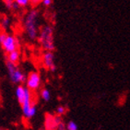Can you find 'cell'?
<instances>
[{
	"label": "cell",
	"mask_w": 130,
	"mask_h": 130,
	"mask_svg": "<svg viewBox=\"0 0 130 130\" xmlns=\"http://www.w3.org/2000/svg\"><path fill=\"white\" fill-rule=\"evenodd\" d=\"M26 87L31 91L37 90L42 84V78L38 71H31L29 73L26 78Z\"/></svg>",
	"instance_id": "5b68a950"
},
{
	"label": "cell",
	"mask_w": 130,
	"mask_h": 130,
	"mask_svg": "<svg viewBox=\"0 0 130 130\" xmlns=\"http://www.w3.org/2000/svg\"><path fill=\"white\" fill-rule=\"evenodd\" d=\"M20 52L19 49L7 54V60L13 63V64H18V63L20 62Z\"/></svg>",
	"instance_id": "30bf717a"
},
{
	"label": "cell",
	"mask_w": 130,
	"mask_h": 130,
	"mask_svg": "<svg viewBox=\"0 0 130 130\" xmlns=\"http://www.w3.org/2000/svg\"><path fill=\"white\" fill-rule=\"evenodd\" d=\"M66 113H67V108H66L65 106L60 105V106H58V107L56 108V113H57L58 115H65Z\"/></svg>",
	"instance_id": "e0dca14e"
},
{
	"label": "cell",
	"mask_w": 130,
	"mask_h": 130,
	"mask_svg": "<svg viewBox=\"0 0 130 130\" xmlns=\"http://www.w3.org/2000/svg\"><path fill=\"white\" fill-rule=\"evenodd\" d=\"M42 4L44 6L45 8H49L53 5V0H43Z\"/></svg>",
	"instance_id": "ffe728a7"
},
{
	"label": "cell",
	"mask_w": 130,
	"mask_h": 130,
	"mask_svg": "<svg viewBox=\"0 0 130 130\" xmlns=\"http://www.w3.org/2000/svg\"><path fill=\"white\" fill-rule=\"evenodd\" d=\"M7 35H8L7 30H2V31H0V43L5 40L6 37H7Z\"/></svg>",
	"instance_id": "d6986e66"
},
{
	"label": "cell",
	"mask_w": 130,
	"mask_h": 130,
	"mask_svg": "<svg viewBox=\"0 0 130 130\" xmlns=\"http://www.w3.org/2000/svg\"><path fill=\"white\" fill-rule=\"evenodd\" d=\"M41 97L43 99L44 102H49L51 99V92L50 90H48V89H45L43 88V90H41Z\"/></svg>",
	"instance_id": "4fadbf2b"
},
{
	"label": "cell",
	"mask_w": 130,
	"mask_h": 130,
	"mask_svg": "<svg viewBox=\"0 0 130 130\" xmlns=\"http://www.w3.org/2000/svg\"><path fill=\"white\" fill-rule=\"evenodd\" d=\"M33 104L32 103V94H31V90L27 89V91H26V96L25 99L23 101V103H21V110H22V113L24 115V117H27L28 113L30 111L31 105Z\"/></svg>",
	"instance_id": "ba28073f"
},
{
	"label": "cell",
	"mask_w": 130,
	"mask_h": 130,
	"mask_svg": "<svg viewBox=\"0 0 130 130\" xmlns=\"http://www.w3.org/2000/svg\"><path fill=\"white\" fill-rule=\"evenodd\" d=\"M28 88L26 86H23L22 84H20L18 85L17 88H16L15 90V94H16V98H17L18 102L21 105V103H23V101L25 99L26 96V91H27Z\"/></svg>",
	"instance_id": "9c48e42d"
},
{
	"label": "cell",
	"mask_w": 130,
	"mask_h": 130,
	"mask_svg": "<svg viewBox=\"0 0 130 130\" xmlns=\"http://www.w3.org/2000/svg\"><path fill=\"white\" fill-rule=\"evenodd\" d=\"M67 130H78V125L74 121H69V122L66 125Z\"/></svg>",
	"instance_id": "2e32d148"
},
{
	"label": "cell",
	"mask_w": 130,
	"mask_h": 130,
	"mask_svg": "<svg viewBox=\"0 0 130 130\" xmlns=\"http://www.w3.org/2000/svg\"><path fill=\"white\" fill-rule=\"evenodd\" d=\"M6 68L8 70V74L10 81L13 84L20 85V84L26 82L27 76L24 74L23 71L20 69V68L18 67V64H13V63L7 60L6 61Z\"/></svg>",
	"instance_id": "3957f363"
},
{
	"label": "cell",
	"mask_w": 130,
	"mask_h": 130,
	"mask_svg": "<svg viewBox=\"0 0 130 130\" xmlns=\"http://www.w3.org/2000/svg\"><path fill=\"white\" fill-rule=\"evenodd\" d=\"M39 19H40V11L32 8L27 12L23 20V29L26 36L30 42L37 41L38 33H39Z\"/></svg>",
	"instance_id": "6da1fadb"
},
{
	"label": "cell",
	"mask_w": 130,
	"mask_h": 130,
	"mask_svg": "<svg viewBox=\"0 0 130 130\" xmlns=\"http://www.w3.org/2000/svg\"><path fill=\"white\" fill-rule=\"evenodd\" d=\"M30 6L32 8H37L38 6H40L43 2V0H30Z\"/></svg>",
	"instance_id": "ac0fdd59"
},
{
	"label": "cell",
	"mask_w": 130,
	"mask_h": 130,
	"mask_svg": "<svg viewBox=\"0 0 130 130\" xmlns=\"http://www.w3.org/2000/svg\"><path fill=\"white\" fill-rule=\"evenodd\" d=\"M16 4L19 6V8H27L30 5V0H15Z\"/></svg>",
	"instance_id": "9a60e30c"
},
{
	"label": "cell",
	"mask_w": 130,
	"mask_h": 130,
	"mask_svg": "<svg viewBox=\"0 0 130 130\" xmlns=\"http://www.w3.org/2000/svg\"><path fill=\"white\" fill-rule=\"evenodd\" d=\"M0 45H1L3 51L6 54H8V53L12 52V51L19 49L20 43V40L18 39V37H16L15 35L8 33L6 39L0 43Z\"/></svg>",
	"instance_id": "277c9868"
},
{
	"label": "cell",
	"mask_w": 130,
	"mask_h": 130,
	"mask_svg": "<svg viewBox=\"0 0 130 130\" xmlns=\"http://www.w3.org/2000/svg\"><path fill=\"white\" fill-rule=\"evenodd\" d=\"M56 130H67L65 123H63V121H62V122H61L60 124L57 125V128H56Z\"/></svg>",
	"instance_id": "44dd1931"
},
{
	"label": "cell",
	"mask_w": 130,
	"mask_h": 130,
	"mask_svg": "<svg viewBox=\"0 0 130 130\" xmlns=\"http://www.w3.org/2000/svg\"><path fill=\"white\" fill-rule=\"evenodd\" d=\"M36 113H37V106H36V104L33 103V104L31 105V107H30V111H29V113H28V115L26 118H27V119H31V118L36 115Z\"/></svg>",
	"instance_id": "5bb4252c"
},
{
	"label": "cell",
	"mask_w": 130,
	"mask_h": 130,
	"mask_svg": "<svg viewBox=\"0 0 130 130\" xmlns=\"http://www.w3.org/2000/svg\"><path fill=\"white\" fill-rule=\"evenodd\" d=\"M54 27L51 24H44L40 28L38 33L37 41L42 49L44 51H54L55 50V33Z\"/></svg>",
	"instance_id": "7a4b0ae2"
},
{
	"label": "cell",
	"mask_w": 130,
	"mask_h": 130,
	"mask_svg": "<svg viewBox=\"0 0 130 130\" xmlns=\"http://www.w3.org/2000/svg\"><path fill=\"white\" fill-rule=\"evenodd\" d=\"M5 7L7 8V9L9 11H13V10L19 9V6L16 4L15 0H2Z\"/></svg>",
	"instance_id": "7c38bea8"
},
{
	"label": "cell",
	"mask_w": 130,
	"mask_h": 130,
	"mask_svg": "<svg viewBox=\"0 0 130 130\" xmlns=\"http://www.w3.org/2000/svg\"><path fill=\"white\" fill-rule=\"evenodd\" d=\"M62 122V119L59 115H45V121H44V126L46 130H56L57 125Z\"/></svg>",
	"instance_id": "52a82bcc"
},
{
	"label": "cell",
	"mask_w": 130,
	"mask_h": 130,
	"mask_svg": "<svg viewBox=\"0 0 130 130\" xmlns=\"http://www.w3.org/2000/svg\"><path fill=\"white\" fill-rule=\"evenodd\" d=\"M42 63L44 68L51 72L56 71L57 68L55 63V53L53 51H44V53L42 55Z\"/></svg>",
	"instance_id": "8992f818"
},
{
	"label": "cell",
	"mask_w": 130,
	"mask_h": 130,
	"mask_svg": "<svg viewBox=\"0 0 130 130\" xmlns=\"http://www.w3.org/2000/svg\"><path fill=\"white\" fill-rule=\"evenodd\" d=\"M0 130H8V129H5V128H0Z\"/></svg>",
	"instance_id": "7402d4cb"
},
{
	"label": "cell",
	"mask_w": 130,
	"mask_h": 130,
	"mask_svg": "<svg viewBox=\"0 0 130 130\" xmlns=\"http://www.w3.org/2000/svg\"><path fill=\"white\" fill-rule=\"evenodd\" d=\"M11 26V20L8 16L3 15L0 18V27L2 30H8Z\"/></svg>",
	"instance_id": "8fae6325"
}]
</instances>
